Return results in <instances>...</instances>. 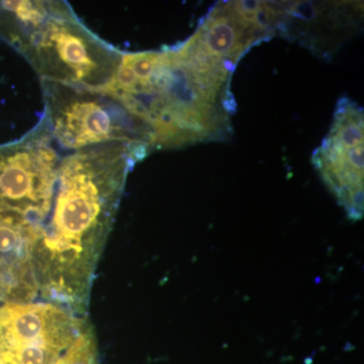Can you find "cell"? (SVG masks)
I'll return each mask as SVG.
<instances>
[{
    "label": "cell",
    "mask_w": 364,
    "mask_h": 364,
    "mask_svg": "<svg viewBox=\"0 0 364 364\" xmlns=\"http://www.w3.org/2000/svg\"><path fill=\"white\" fill-rule=\"evenodd\" d=\"M42 85L44 117L60 147L76 152L102 144L124 143L155 150L150 124L114 95L52 81L43 80Z\"/></svg>",
    "instance_id": "4"
},
{
    "label": "cell",
    "mask_w": 364,
    "mask_h": 364,
    "mask_svg": "<svg viewBox=\"0 0 364 364\" xmlns=\"http://www.w3.org/2000/svg\"><path fill=\"white\" fill-rule=\"evenodd\" d=\"M68 364H97V345L90 329H85L62 353Z\"/></svg>",
    "instance_id": "7"
},
{
    "label": "cell",
    "mask_w": 364,
    "mask_h": 364,
    "mask_svg": "<svg viewBox=\"0 0 364 364\" xmlns=\"http://www.w3.org/2000/svg\"><path fill=\"white\" fill-rule=\"evenodd\" d=\"M312 161L349 219H363V111L349 98L338 100L331 130Z\"/></svg>",
    "instance_id": "6"
},
{
    "label": "cell",
    "mask_w": 364,
    "mask_h": 364,
    "mask_svg": "<svg viewBox=\"0 0 364 364\" xmlns=\"http://www.w3.org/2000/svg\"><path fill=\"white\" fill-rule=\"evenodd\" d=\"M60 161L44 117L21 140L0 145V210L16 213L44 228Z\"/></svg>",
    "instance_id": "5"
},
{
    "label": "cell",
    "mask_w": 364,
    "mask_h": 364,
    "mask_svg": "<svg viewBox=\"0 0 364 364\" xmlns=\"http://www.w3.org/2000/svg\"><path fill=\"white\" fill-rule=\"evenodd\" d=\"M232 74L178 47L124 54L121 67L102 90L150 124L155 150L173 149L231 133L236 102Z\"/></svg>",
    "instance_id": "2"
},
{
    "label": "cell",
    "mask_w": 364,
    "mask_h": 364,
    "mask_svg": "<svg viewBox=\"0 0 364 364\" xmlns=\"http://www.w3.org/2000/svg\"><path fill=\"white\" fill-rule=\"evenodd\" d=\"M13 47L43 80L93 90L112 82L124 55L88 30L65 1H48Z\"/></svg>",
    "instance_id": "3"
},
{
    "label": "cell",
    "mask_w": 364,
    "mask_h": 364,
    "mask_svg": "<svg viewBox=\"0 0 364 364\" xmlns=\"http://www.w3.org/2000/svg\"><path fill=\"white\" fill-rule=\"evenodd\" d=\"M149 154L139 146L109 143L76 151L61 159L51 218L33 248V265L43 284L85 293L127 176Z\"/></svg>",
    "instance_id": "1"
}]
</instances>
